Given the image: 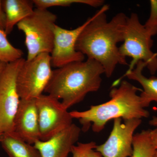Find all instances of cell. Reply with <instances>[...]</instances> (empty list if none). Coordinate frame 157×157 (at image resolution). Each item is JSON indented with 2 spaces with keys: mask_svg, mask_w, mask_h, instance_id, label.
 <instances>
[{
  "mask_svg": "<svg viewBox=\"0 0 157 157\" xmlns=\"http://www.w3.org/2000/svg\"><path fill=\"white\" fill-rule=\"evenodd\" d=\"M108 5H104L92 16L76 42V50L88 59L98 62L104 74L111 77L117 65H128L126 58L122 56L117 44L123 42L128 17L120 12L107 21L106 12Z\"/></svg>",
  "mask_w": 157,
  "mask_h": 157,
  "instance_id": "1",
  "label": "cell"
},
{
  "mask_svg": "<svg viewBox=\"0 0 157 157\" xmlns=\"http://www.w3.org/2000/svg\"><path fill=\"white\" fill-rule=\"evenodd\" d=\"M139 91L142 92V89L123 80L118 87L110 90L109 101L91 106L87 110H73L70 113L73 119L78 120L82 131L86 132L91 126L96 133L103 131L107 123L112 119L146 118L150 113L141 104L140 96L137 94Z\"/></svg>",
  "mask_w": 157,
  "mask_h": 157,
  "instance_id": "2",
  "label": "cell"
},
{
  "mask_svg": "<svg viewBox=\"0 0 157 157\" xmlns=\"http://www.w3.org/2000/svg\"><path fill=\"white\" fill-rule=\"evenodd\" d=\"M103 74L104 68L94 60L73 62L52 71L44 92L62 100L68 109L83 101L89 93L98 91Z\"/></svg>",
  "mask_w": 157,
  "mask_h": 157,
  "instance_id": "3",
  "label": "cell"
},
{
  "mask_svg": "<svg viewBox=\"0 0 157 157\" xmlns=\"http://www.w3.org/2000/svg\"><path fill=\"white\" fill-rule=\"evenodd\" d=\"M152 34L140 22L138 15L132 13L128 17L125 28L124 43L119 47L122 56L132 58V62L125 73L135 68L137 63L143 61L151 75L157 72V53L151 50Z\"/></svg>",
  "mask_w": 157,
  "mask_h": 157,
  "instance_id": "4",
  "label": "cell"
},
{
  "mask_svg": "<svg viewBox=\"0 0 157 157\" xmlns=\"http://www.w3.org/2000/svg\"><path fill=\"white\" fill-rule=\"evenodd\" d=\"M56 20V15L47 9L36 8L33 14L17 24V28L25 35L26 60L42 53H51Z\"/></svg>",
  "mask_w": 157,
  "mask_h": 157,
  "instance_id": "5",
  "label": "cell"
},
{
  "mask_svg": "<svg viewBox=\"0 0 157 157\" xmlns=\"http://www.w3.org/2000/svg\"><path fill=\"white\" fill-rule=\"evenodd\" d=\"M52 67L50 54L42 53L25 61L17 78L21 100H36L43 94L52 75Z\"/></svg>",
  "mask_w": 157,
  "mask_h": 157,
  "instance_id": "6",
  "label": "cell"
},
{
  "mask_svg": "<svg viewBox=\"0 0 157 157\" xmlns=\"http://www.w3.org/2000/svg\"><path fill=\"white\" fill-rule=\"evenodd\" d=\"M25 59L7 63L0 78V124L3 133L14 131V121L20 98L17 86L20 69Z\"/></svg>",
  "mask_w": 157,
  "mask_h": 157,
  "instance_id": "7",
  "label": "cell"
},
{
  "mask_svg": "<svg viewBox=\"0 0 157 157\" xmlns=\"http://www.w3.org/2000/svg\"><path fill=\"white\" fill-rule=\"evenodd\" d=\"M36 101L40 140L46 141L73 124L70 112L59 100L49 95L42 94Z\"/></svg>",
  "mask_w": 157,
  "mask_h": 157,
  "instance_id": "8",
  "label": "cell"
},
{
  "mask_svg": "<svg viewBox=\"0 0 157 157\" xmlns=\"http://www.w3.org/2000/svg\"><path fill=\"white\" fill-rule=\"evenodd\" d=\"M113 120L112 131L107 140L95 149L103 157H131L133 152V140L135 131L142 122V119L124 121Z\"/></svg>",
  "mask_w": 157,
  "mask_h": 157,
  "instance_id": "9",
  "label": "cell"
},
{
  "mask_svg": "<svg viewBox=\"0 0 157 157\" xmlns=\"http://www.w3.org/2000/svg\"><path fill=\"white\" fill-rule=\"evenodd\" d=\"M91 17L73 29H67L56 25L53 49L50 54L52 66L58 68L73 62L84 60L85 56L76 50L78 37Z\"/></svg>",
  "mask_w": 157,
  "mask_h": 157,
  "instance_id": "10",
  "label": "cell"
},
{
  "mask_svg": "<svg viewBox=\"0 0 157 157\" xmlns=\"http://www.w3.org/2000/svg\"><path fill=\"white\" fill-rule=\"evenodd\" d=\"M14 132L33 144L40 140L39 116L36 100H21L14 121Z\"/></svg>",
  "mask_w": 157,
  "mask_h": 157,
  "instance_id": "11",
  "label": "cell"
},
{
  "mask_svg": "<svg viewBox=\"0 0 157 157\" xmlns=\"http://www.w3.org/2000/svg\"><path fill=\"white\" fill-rule=\"evenodd\" d=\"M81 129L73 124L46 141L39 140L34 144L41 157H68L79 139Z\"/></svg>",
  "mask_w": 157,
  "mask_h": 157,
  "instance_id": "12",
  "label": "cell"
},
{
  "mask_svg": "<svg viewBox=\"0 0 157 157\" xmlns=\"http://www.w3.org/2000/svg\"><path fill=\"white\" fill-rule=\"evenodd\" d=\"M146 67V63L144 62H138L132 71L125 73L113 85V87L116 86L121 81L122 78L124 77L137 82L143 88L140 97L141 104L144 108L148 107L152 102L157 103V77L152 76L147 78L144 76L143 71Z\"/></svg>",
  "mask_w": 157,
  "mask_h": 157,
  "instance_id": "13",
  "label": "cell"
},
{
  "mask_svg": "<svg viewBox=\"0 0 157 157\" xmlns=\"http://www.w3.org/2000/svg\"><path fill=\"white\" fill-rule=\"evenodd\" d=\"M2 5L6 16L5 33L11 34L14 26L31 15L34 11V3L30 0H3Z\"/></svg>",
  "mask_w": 157,
  "mask_h": 157,
  "instance_id": "14",
  "label": "cell"
},
{
  "mask_svg": "<svg viewBox=\"0 0 157 157\" xmlns=\"http://www.w3.org/2000/svg\"><path fill=\"white\" fill-rule=\"evenodd\" d=\"M1 144L9 157H41L33 144L26 142L14 131L3 134Z\"/></svg>",
  "mask_w": 157,
  "mask_h": 157,
  "instance_id": "15",
  "label": "cell"
},
{
  "mask_svg": "<svg viewBox=\"0 0 157 157\" xmlns=\"http://www.w3.org/2000/svg\"><path fill=\"white\" fill-rule=\"evenodd\" d=\"M157 150L151 139V130L134 135L131 157H154Z\"/></svg>",
  "mask_w": 157,
  "mask_h": 157,
  "instance_id": "16",
  "label": "cell"
},
{
  "mask_svg": "<svg viewBox=\"0 0 157 157\" xmlns=\"http://www.w3.org/2000/svg\"><path fill=\"white\" fill-rule=\"evenodd\" d=\"M5 31L0 29V61L6 63L22 58V50L11 45Z\"/></svg>",
  "mask_w": 157,
  "mask_h": 157,
  "instance_id": "17",
  "label": "cell"
},
{
  "mask_svg": "<svg viewBox=\"0 0 157 157\" xmlns=\"http://www.w3.org/2000/svg\"><path fill=\"white\" fill-rule=\"evenodd\" d=\"M34 6L39 9H47L55 6L69 7L74 4H82L98 8L104 5L103 0H33Z\"/></svg>",
  "mask_w": 157,
  "mask_h": 157,
  "instance_id": "18",
  "label": "cell"
},
{
  "mask_svg": "<svg viewBox=\"0 0 157 157\" xmlns=\"http://www.w3.org/2000/svg\"><path fill=\"white\" fill-rule=\"evenodd\" d=\"M97 144L94 141L87 143L78 142L72 148V157H103L96 150Z\"/></svg>",
  "mask_w": 157,
  "mask_h": 157,
  "instance_id": "19",
  "label": "cell"
},
{
  "mask_svg": "<svg viewBox=\"0 0 157 157\" xmlns=\"http://www.w3.org/2000/svg\"><path fill=\"white\" fill-rule=\"evenodd\" d=\"M150 13L144 26L154 36L157 34V0L150 1Z\"/></svg>",
  "mask_w": 157,
  "mask_h": 157,
  "instance_id": "20",
  "label": "cell"
},
{
  "mask_svg": "<svg viewBox=\"0 0 157 157\" xmlns=\"http://www.w3.org/2000/svg\"><path fill=\"white\" fill-rule=\"evenodd\" d=\"M6 25V14L3 9L2 1L0 0V29L5 31Z\"/></svg>",
  "mask_w": 157,
  "mask_h": 157,
  "instance_id": "21",
  "label": "cell"
},
{
  "mask_svg": "<svg viewBox=\"0 0 157 157\" xmlns=\"http://www.w3.org/2000/svg\"><path fill=\"white\" fill-rule=\"evenodd\" d=\"M151 135L152 140L157 150V127L154 130H151Z\"/></svg>",
  "mask_w": 157,
  "mask_h": 157,
  "instance_id": "22",
  "label": "cell"
},
{
  "mask_svg": "<svg viewBox=\"0 0 157 157\" xmlns=\"http://www.w3.org/2000/svg\"><path fill=\"white\" fill-rule=\"evenodd\" d=\"M149 124L153 126L157 127V117L154 116L149 121Z\"/></svg>",
  "mask_w": 157,
  "mask_h": 157,
  "instance_id": "23",
  "label": "cell"
},
{
  "mask_svg": "<svg viewBox=\"0 0 157 157\" xmlns=\"http://www.w3.org/2000/svg\"><path fill=\"white\" fill-rule=\"evenodd\" d=\"M7 64L6 63L0 61V78H1V75H2L4 69L6 68Z\"/></svg>",
  "mask_w": 157,
  "mask_h": 157,
  "instance_id": "24",
  "label": "cell"
},
{
  "mask_svg": "<svg viewBox=\"0 0 157 157\" xmlns=\"http://www.w3.org/2000/svg\"><path fill=\"white\" fill-rule=\"evenodd\" d=\"M3 134H4V133H3L2 130L1 124H0V144H1V141H2V137Z\"/></svg>",
  "mask_w": 157,
  "mask_h": 157,
  "instance_id": "25",
  "label": "cell"
},
{
  "mask_svg": "<svg viewBox=\"0 0 157 157\" xmlns=\"http://www.w3.org/2000/svg\"><path fill=\"white\" fill-rule=\"evenodd\" d=\"M154 157H157V151L156 152L155 154Z\"/></svg>",
  "mask_w": 157,
  "mask_h": 157,
  "instance_id": "26",
  "label": "cell"
},
{
  "mask_svg": "<svg viewBox=\"0 0 157 157\" xmlns=\"http://www.w3.org/2000/svg\"></svg>",
  "mask_w": 157,
  "mask_h": 157,
  "instance_id": "27",
  "label": "cell"
}]
</instances>
